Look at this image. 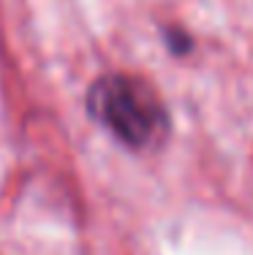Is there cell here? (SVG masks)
Instances as JSON below:
<instances>
[{
  "label": "cell",
  "instance_id": "obj_1",
  "mask_svg": "<svg viewBox=\"0 0 253 255\" xmlns=\"http://www.w3.org/2000/svg\"><path fill=\"white\" fill-rule=\"evenodd\" d=\"M87 112L104 130L131 149L155 147L169 130L161 98L150 84L128 74L95 79L87 93Z\"/></svg>",
  "mask_w": 253,
  "mask_h": 255
}]
</instances>
